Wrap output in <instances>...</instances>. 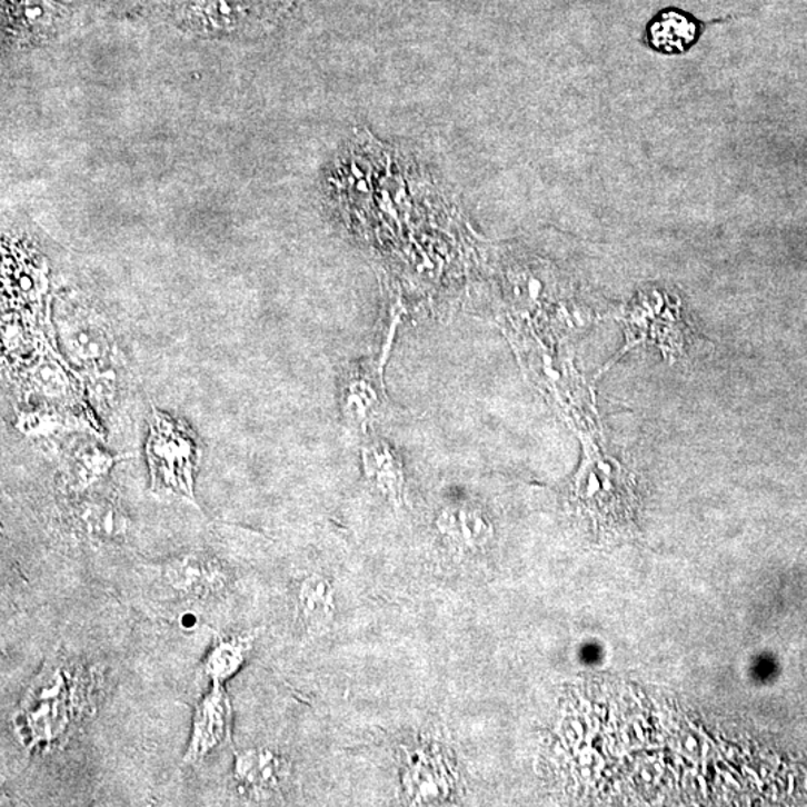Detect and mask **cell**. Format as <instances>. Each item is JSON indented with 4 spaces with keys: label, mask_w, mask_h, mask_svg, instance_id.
Segmentation results:
<instances>
[{
    "label": "cell",
    "mask_w": 807,
    "mask_h": 807,
    "mask_svg": "<svg viewBox=\"0 0 807 807\" xmlns=\"http://www.w3.org/2000/svg\"><path fill=\"white\" fill-rule=\"evenodd\" d=\"M147 457L151 488L193 500L198 445L188 428L155 411Z\"/></svg>",
    "instance_id": "1"
},
{
    "label": "cell",
    "mask_w": 807,
    "mask_h": 807,
    "mask_svg": "<svg viewBox=\"0 0 807 807\" xmlns=\"http://www.w3.org/2000/svg\"><path fill=\"white\" fill-rule=\"evenodd\" d=\"M68 676L63 671H53L43 684H39L24 705L26 726L32 730L30 746L50 744L58 739L69 724Z\"/></svg>",
    "instance_id": "2"
},
{
    "label": "cell",
    "mask_w": 807,
    "mask_h": 807,
    "mask_svg": "<svg viewBox=\"0 0 807 807\" xmlns=\"http://www.w3.org/2000/svg\"><path fill=\"white\" fill-rule=\"evenodd\" d=\"M232 706L225 687L212 684L211 691L199 701L195 710L192 736L186 750L185 763L202 761L212 750L231 740Z\"/></svg>",
    "instance_id": "3"
},
{
    "label": "cell",
    "mask_w": 807,
    "mask_h": 807,
    "mask_svg": "<svg viewBox=\"0 0 807 807\" xmlns=\"http://www.w3.org/2000/svg\"><path fill=\"white\" fill-rule=\"evenodd\" d=\"M289 766L275 750L256 748L241 750L236 755L233 779L247 797L262 800L279 793L288 778Z\"/></svg>",
    "instance_id": "4"
},
{
    "label": "cell",
    "mask_w": 807,
    "mask_h": 807,
    "mask_svg": "<svg viewBox=\"0 0 807 807\" xmlns=\"http://www.w3.org/2000/svg\"><path fill=\"white\" fill-rule=\"evenodd\" d=\"M165 580L173 591L193 598H207L227 587L228 575L219 561L202 554H185L165 567Z\"/></svg>",
    "instance_id": "5"
},
{
    "label": "cell",
    "mask_w": 807,
    "mask_h": 807,
    "mask_svg": "<svg viewBox=\"0 0 807 807\" xmlns=\"http://www.w3.org/2000/svg\"><path fill=\"white\" fill-rule=\"evenodd\" d=\"M336 614L333 587L327 577L312 575L302 581L298 591L297 618L310 635L328 631Z\"/></svg>",
    "instance_id": "6"
},
{
    "label": "cell",
    "mask_w": 807,
    "mask_h": 807,
    "mask_svg": "<svg viewBox=\"0 0 807 807\" xmlns=\"http://www.w3.org/2000/svg\"><path fill=\"white\" fill-rule=\"evenodd\" d=\"M255 640L256 631L219 637L203 661V672L207 678L212 684L221 685L231 679L245 666L253 649Z\"/></svg>",
    "instance_id": "7"
},
{
    "label": "cell",
    "mask_w": 807,
    "mask_h": 807,
    "mask_svg": "<svg viewBox=\"0 0 807 807\" xmlns=\"http://www.w3.org/2000/svg\"><path fill=\"white\" fill-rule=\"evenodd\" d=\"M700 23L687 12L667 8L649 24L650 41L657 49L685 50L698 37Z\"/></svg>",
    "instance_id": "8"
},
{
    "label": "cell",
    "mask_w": 807,
    "mask_h": 807,
    "mask_svg": "<svg viewBox=\"0 0 807 807\" xmlns=\"http://www.w3.org/2000/svg\"><path fill=\"white\" fill-rule=\"evenodd\" d=\"M438 528L461 549L481 548L492 536L489 520L471 509L446 510L437 520Z\"/></svg>",
    "instance_id": "9"
},
{
    "label": "cell",
    "mask_w": 807,
    "mask_h": 807,
    "mask_svg": "<svg viewBox=\"0 0 807 807\" xmlns=\"http://www.w3.org/2000/svg\"><path fill=\"white\" fill-rule=\"evenodd\" d=\"M366 472L372 477L381 492L386 494L393 502L401 501L404 476L401 467L395 461L389 447L375 445L366 447Z\"/></svg>",
    "instance_id": "10"
},
{
    "label": "cell",
    "mask_w": 807,
    "mask_h": 807,
    "mask_svg": "<svg viewBox=\"0 0 807 807\" xmlns=\"http://www.w3.org/2000/svg\"><path fill=\"white\" fill-rule=\"evenodd\" d=\"M367 380V376L353 375L351 385L347 389L346 411L349 415L347 418L355 424H367L371 415L380 410V395Z\"/></svg>",
    "instance_id": "11"
},
{
    "label": "cell",
    "mask_w": 807,
    "mask_h": 807,
    "mask_svg": "<svg viewBox=\"0 0 807 807\" xmlns=\"http://www.w3.org/2000/svg\"><path fill=\"white\" fill-rule=\"evenodd\" d=\"M197 7L212 29H227L236 24L237 7L233 0H197Z\"/></svg>",
    "instance_id": "12"
},
{
    "label": "cell",
    "mask_w": 807,
    "mask_h": 807,
    "mask_svg": "<svg viewBox=\"0 0 807 807\" xmlns=\"http://www.w3.org/2000/svg\"><path fill=\"white\" fill-rule=\"evenodd\" d=\"M698 783H700L701 793L705 794V797L707 796V787L705 779H703V776H698Z\"/></svg>",
    "instance_id": "13"
},
{
    "label": "cell",
    "mask_w": 807,
    "mask_h": 807,
    "mask_svg": "<svg viewBox=\"0 0 807 807\" xmlns=\"http://www.w3.org/2000/svg\"><path fill=\"white\" fill-rule=\"evenodd\" d=\"M723 775H724V778H726V779H727V783H730V784L735 785V787H737V788H739V787H740V785H739V784H737V783H736V780H735V779H733L730 775H728V774H723Z\"/></svg>",
    "instance_id": "14"
}]
</instances>
